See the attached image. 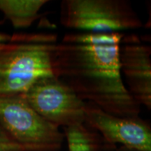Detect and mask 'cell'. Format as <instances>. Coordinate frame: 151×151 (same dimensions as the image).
Instances as JSON below:
<instances>
[{"label": "cell", "mask_w": 151, "mask_h": 151, "mask_svg": "<svg viewBox=\"0 0 151 151\" xmlns=\"http://www.w3.org/2000/svg\"><path fill=\"white\" fill-rule=\"evenodd\" d=\"M124 33H67L55 47L52 73L86 102L107 113L137 118L141 106L124 86L119 47Z\"/></svg>", "instance_id": "obj_1"}, {"label": "cell", "mask_w": 151, "mask_h": 151, "mask_svg": "<svg viewBox=\"0 0 151 151\" xmlns=\"http://www.w3.org/2000/svg\"><path fill=\"white\" fill-rule=\"evenodd\" d=\"M58 36L16 34L0 44V97L24 94L41 78L53 75L52 58Z\"/></svg>", "instance_id": "obj_2"}, {"label": "cell", "mask_w": 151, "mask_h": 151, "mask_svg": "<svg viewBox=\"0 0 151 151\" xmlns=\"http://www.w3.org/2000/svg\"><path fill=\"white\" fill-rule=\"evenodd\" d=\"M60 19L64 27L92 34L124 33L143 26L127 0H63Z\"/></svg>", "instance_id": "obj_3"}, {"label": "cell", "mask_w": 151, "mask_h": 151, "mask_svg": "<svg viewBox=\"0 0 151 151\" xmlns=\"http://www.w3.org/2000/svg\"><path fill=\"white\" fill-rule=\"evenodd\" d=\"M0 124L23 151H60L65 134L30 106L23 94L0 97Z\"/></svg>", "instance_id": "obj_4"}, {"label": "cell", "mask_w": 151, "mask_h": 151, "mask_svg": "<svg viewBox=\"0 0 151 151\" xmlns=\"http://www.w3.org/2000/svg\"><path fill=\"white\" fill-rule=\"evenodd\" d=\"M23 95L36 112L57 127L85 122L86 101L54 75L38 80Z\"/></svg>", "instance_id": "obj_5"}, {"label": "cell", "mask_w": 151, "mask_h": 151, "mask_svg": "<svg viewBox=\"0 0 151 151\" xmlns=\"http://www.w3.org/2000/svg\"><path fill=\"white\" fill-rule=\"evenodd\" d=\"M85 124L102 138L106 150L116 149V145L139 151H151L150 122L137 118L113 116L94 104L86 102Z\"/></svg>", "instance_id": "obj_6"}, {"label": "cell", "mask_w": 151, "mask_h": 151, "mask_svg": "<svg viewBox=\"0 0 151 151\" xmlns=\"http://www.w3.org/2000/svg\"><path fill=\"white\" fill-rule=\"evenodd\" d=\"M124 86L139 105L151 109V46L136 34L124 33L119 47Z\"/></svg>", "instance_id": "obj_7"}, {"label": "cell", "mask_w": 151, "mask_h": 151, "mask_svg": "<svg viewBox=\"0 0 151 151\" xmlns=\"http://www.w3.org/2000/svg\"><path fill=\"white\" fill-rule=\"evenodd\" d=\"M47 0H0V11L16 29L27 28L41 18Z\"/></svg>", "instance_id": "obj_8"}, {"label": "cell", "mask_w": 151, "mask_h": 151, "mask_svg": "<svg viewBox=\"0 0 151 151\" xmlns=\"http://www.w3.org/2000/svg\"><path fill=\"white\" fill-rule=\"evenodd\" d=\"M69 151H104L106 150L102 138L97 132L81 123L64 127Z\"/></svg>", "instance_id": "obj_9"}, {"label": "cell", "mask_w": 151, "mask_h": 151, "mask_svg": "<svg viewBox=\"0 0 151 151\" xmlns=\"http://www.w3.org/2000/svg\"><path fill=\"white\" fill-rule=\"evenodd\" d=\"M0 151H23L0 124Z\"/></svg>", "instance_id": "obj_10"}, {"label": "cell", "mask_w": 151, "mask_h": 151, "mask_svg": "<svg viewBox=\"0 0 151 151\" xmlns=\"http://www.w3.org/2000/svg\"><path fill=\"white\" fill-rule=\"evenodd\" d=\"M11 36L6 35V34L0 32V44L9 42L11 40Z\"/></svg>", "instance_id": "obj_11"}, {"label": "cell", "mask_w": 151, "mask_h": 151, "mask_svg": "<svg viewBox=\"0 0 151 151\" xmlns=\"http://www.w3.org/2000/svg\"><path fill=\"white\" fill-rule=\"evenodd\" d=\"M116 151H139V150H134V149L128 148H126V147H124V146H120V147H119L118 148H116Z\"/></svg>", "instance_id": "obj_12"}]
</instances>
